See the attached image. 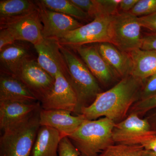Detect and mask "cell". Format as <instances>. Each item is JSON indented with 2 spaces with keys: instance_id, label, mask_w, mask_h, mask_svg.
<instances>
[{
  "instance_id": "cell-1",
  "label": "cell",
  "mask_w": 156,
  "mask_h": 156,
  "mask_svg": "<svg viewBox=\"0 0 156 156\" xmlns=\"http://www.w3.org/2000/svg\"><path fill=\"white\" fill-rule=\"evenodd\" d=\"M144 82L131 75L123 78L111 89L98 94L92 104L81 110L80 115L87 120L104 117L115 124L122 122L139 99Z\"/></svg>"
},
{
  "instance_id": "cell-2",
  "label": "cell",
  "mask_w": 156,
  "mask_h": 156,
  "mask_svg": "<svg viewBox=\"0 0 156 156\" xmlns=\"http://www.w3.org/2000/svg\"><path fill=\"white\" fill-rule=\"evenodd\" d=\"M115 125L114 122L105 117L87 119L68 137L79 151L80 156H98L115 144L112 132Z\"/></svg>"
},
{
  "instance_id": "cell-3",
  "label": "cell",
  "mask_w": 156,
  "mask_h": 156,
  "mask_svg": "<svg viewBox=\"0 0 156 156\" xmlns=\"http://www.w3.org/2000/svg\"><path fill=\"white\" fill-rule=\"evenodd\" d=\"M60 50L67 65L69 82L77 97L74 114L80 115L81 110L90 105L97 95L102 92L101 88L85 63L70 48L60 45Z\"/></svg>"
},
{
  "instance_id": "cell-4",
  "label": "cell",
  "mask_w": 156,
  "mask_h": 156,
  "mask_svg": "<svg viewBox=\"0 0 156 156\" xmlns=\"http://www.w3.org/2000/svg\"><path fill=\"white\" fill-rule=\"evenodd\" d=\"M42 108L26 119L3 131L0 137V156H30L41 125Z\"/></svg>"
},
{
  "instance_id": "cell-5",
  "label": "cell",
  "mask_w": 156,
  "mask_h": 156,
  "mask_svg": "<svg viewBox=\"0 0 156 156\" xmlns=\"http://www.w3.org/2000/svg\"><path fill=\"white\" fill-rule=\"evenodd\" d=\"M114 15H101L92 22L68 33L58 42L68 48L93 43L112 42V27Z\"/></svg>"
},
{
  "instance_id": "cell-6",
  "label": "cell",
  "mask_w": 156,
  "mask_h": 156,
  "mask_svg": "<svg viewBox=\"0 0 156 156\" xmlns=\"http://www.w3.org/2000/svg\"><path fill=\"white\" fill-rule=\"evenodd\" d=\"M141 27L138 17L129 12L118 13L114 16L112 44L128 53L140 49Z\"/></svg>"
},
{
  "instance_id": "cell-7",
  "label": "cell",
  "mask_w": 156,
  "mask_h": 156,
  "mask_svg": "<svg viewBox=\"0 0 156 156\" xmlns=\"http://www.w3.org/2000/svg\"><path fill=\"white\" fill-rule=\"evenodd\" d=\"M156 136L147 120L134 113L115 124L112 132L115 144L128 145H142Z\"/></svg>"
},
{
  "instance_id": "cell-8",
  "label": "cell",
  "mask_w": 156,
  "mask_h": 156,
  "mask_svg": "<svg viewBox=\"0 0 156 156\" xmlns=\"http://www.w3.org/2000/svg\"><path fill=\"white\" fill-rule=\"evenodd\" d=\"M43 27L37 9L22 16L0 20V28L9 30L17 41L27 42L34 45L44 39Z\"/></svg>"
},
{
  "instance_id": "cell-9",
  "label": "cell",
  "mask_w": 156,
  "mask_h": 156,
  "mask_svg": "<svg viewBox=\"0 0 156 156\" xmlns=\"http://www.w3.org/2000/svg\"><path fill=\"white\" fill-rule=\"evenodd\" d=\"M41 102L53 89L55 79L34 58L26 62L15 75Z\"/></svg>"
},
{
  "instance_id": "cell-10",
  "label": "cell",
  "mask_w": 156,
  "mask_h": 156,
  "mask_svg": "<svg viewBox=\"0 0 156 156\" xmlns=\"http://www.w3.org/2000/svg\"><path fill=\"white\" fill-rule=\"evenodd\" d=\"M35 2L43 24L44 38L58 41L68 33L83 25L77 20L47 9L39 1Z\"/></svg>"
},
{
  "instance_id": "cell-11",
  "label": "cell",
  "mask_w": 156,
  "mask_h": 156,
  "mask_svg": "<svg viewBox=\"0 0 156 156\" xmlns=\"http://www.w3.org/2000/svg\"><path fill=\"white\" fill-rule=\"evenodd\" d=\"M78 100L73 88L62 73L55 78L53 89L41 102L42 109L64 110L75 113Z\"/></svg>"
},
{
  "instance_id": "cell-12",
  "label": "cell",
  "mask_w": 156,
  "mask_h": 156,
  "mask_svg": "<svg viewBox=\"0 0 156 156\" xmlns=\"http://www.w3.org/2000/svg\"><path fill=\"white\" fill-rule=\"evenodd\" d=\"M34 46L37 53L39 64L54 79L58 72H61L69 82L67 65L58 41L44 38Z\"/></svg>"
},
{
  "instance_id": "cell-13",
  "label": "cell",
  "mask_w": 156,
  "mask_h": 156,
  "mask_svg": "<svg viewBox=\"0 0 156 156\" xmlns=\"http://www.w3.org/2000/svg\"><path fill=\"white\" fill-rule=\"evenodd\" d=\"M71 112L64 110H45L40 113L41 126H47L56 129L62 137L69 136L87 119L83 115H73Z\"/></svg>"
},
{
  "instance_id": "cell-14",
  "label": "cell",
  "mask_w": 156,
  "mask_h": 156,
  "mask_svg": "<svg viewBox=\"0 0 156 156\" xmlns=\"http://www.w3.org/2000/svg\"><path fill=\"white\" fill-rule=\"evenodd\" d=\"M73 49L76 50L99 83L106 86L116 78L114 73L99 53L97 46L82 45Z\"/></svg>"
},
{
  "instance_id": "cell-15",
  "label": "cell",
  "mask_w": 156,
  "mask_h": 156,
  "mask_svg": "<svg viewBox=\"0 0 156 156\" xmlns=\"http://www.w3.org/2000/svg\"><path fill=\"white\" fill-rule=\"evenodd\" d=\"M42 108L41 102L0 101V129L5 131Z\"/></svg>"
},
{
  "instance_id": "cell-16",
  "label": "cell",
  "mask_w": 156,
  "mask_h": 156,
  "mask_svg": "<svg viewBox=\"0 0 156 156\" xmlns=\"http://www.w3.org/2000/svg\"><path fill=\"white\" fill-rule=\"evenodd\" d=\"M20 41L0 51L1 72L15 75L26 62L34 58L28 45Z\"/></svg>"
},
{
  "instance_id": "cell-17",
  "label": "cell",
  "mask_w": 156,
  "mask_h": 156,
  "mask_svg": "<svg viewBox=\"0 0 156 156\" xmlns=\"http://www.w3.org/2000/svg\"><path fill=\"white\" fill-rule=\"evenodd\" d=\"M97 48L116 77L122 80L131 75L132 61L129 53L122 51L111 43H99Z\"/></svg>"
},
{
  "instance_id": "cell-18",
  "label": "cell",
  "mask_w": 156,
  "mask_h": 156,
  "mask_svg": "<svg viewBox=\"0 0 156 156\" xmlns=\"http://www.w3.org/2000/svg\"><path fill=\"white\" fill-rule=\"evenodd\" d=\"M37 101L20 80L13 75L1 72L0 101Z\"/></svg>"
},
{
  "instance_id": "cell-19",
  "label": "cell",
  "mask_w": 156,
  "mask_h": 156,
  "mask_svg": "<svg viewBox=\"0 0 156 156\" xmlns=\"http://www.w3.org/2000/svg\"><path fill=\"white\" fill-rule=\"evenodd\" d=\"M61 135L56 129L41 126L30 156H58V149Z\"/></svg>"
},
{
  "instance_id": "cell-20",
  "label": "cell",
  "mask_w": 156,
  "mask_h": 156,
  "mask_svg": "<svg viewBox=\"0 0 156 156\" xmlns=\"http://www.w3.org/2000/svg\"><path fill=\"white\" fill-rule=\"evenodd\" d=\"M129 53L132 61L131 76L145 81L156 73V51L138 49Z\"/></svg>"
},
{
  "instance_id": "cell-21",
  "label": "cell",
  "mask_w": 156,
  "mask_h": 156,
  "mask_svg": "<svg viewBox=\"0 0 156 156\" xmlns=\"http://www.w3.org/2000/svg\"><path fill=\"white\" fill-rule=\"evenodd\" d=\"M37 5L35 1L27 0H1L0 20L22 16L35 11Z\"/></svg>"
},
{
  "instance_id": "cell-22",
  "label": "cell",
  "mask_w": 156,
  "mask_h": 156,
  "mask_svg": "<svg viewBox=\"0 0 156 156\" xmlns=\"http://www.w3.org/2000/svg\"><path fill=\"white\" fill-rule=\"evenodd\" d=\"M39 1L47 9L65 14L75 19L87 20L90 18L86 12L73 4L70 0H41Z\"/></svg>"
},
{
  "instance_id": "cell-23",
  "label": "cell",
  "mask_w": 156,
  "mask_h": 156,
  "mask_svg": "<svg viewBox=\"0 0 156 156\" xmlns=\"http://www.w3.org/2000/svg\"><path fill=\"white\" fill-rule=\"evenodd\" d=\"M144 150L142 145L115 144L106 148L98 156H141Z\"/></svg>"
},
{
  "instance_id": "cell-24",
  "label": "cell",
  "mask_w": 156,
  "mask_h": 156,
  "mask_svg": "<svg viewBox=\"0 0 156 156\" xmlns=\"http://www.w3.org/2000/svg\"><path fill=\"white\" fill-rule=\"evenodd\" d=\"M78 8L82 9L89 15L90 18L101 15H108L105 13L98 0H70Z\"/></svg>"
},
{
  "instance_id": "cell-25",
  "label": "cell",
  "mask_w": 156,
  "mask_h": 156,
  "mask_svg": "<svg viewBox=\"0 0 156 156\" xmlns=\"http://www.w3.org/2000/svg\"><path fill=\"white\" fill-rule=\"evenodd\" d=\"M156 108V94L143 100L136 101L131 107L129 114H136L140 117L143 116L154 109Z\"/></svg>"
},
{
  "instance_id": "cell-26",
  "label": "cell",
  "mask_w": 156,
  "mask_h": 156,
  "mask_svg": "<svg viewBox=\"0 0 156 156\" xmlns=\"http://www.w3.org/2000/svg\"><path fill=\"white\" fill-rule=\"evenodd\" d=\"M129 13L134 16L144 17L156 12V0H139Z\"/></svg>"
},
{
  "instance_id": "cell-27",
  "label": "cell",
  "mask_w": 156,
  "mask_h": 156,
  "mask_svg": "<svg viewBox=\"0 0 156 156\" xmlns=\"http://www.w3.org/2000/svg\"><path fill=\"white\" fill-rule=\"evenodd\" d=\"M156 94V73L148 78L144 82L140 92L138 101L144 100Z\"/></svg>"
},
{
  "instance_id": "cell-28",
  "label": "cell",
  "mask_w": 156,
  "mask_h": 156,
  "mask_svg": "<svg viewBox=\"0 0 156 156\" xmlns=\"http://www.w3.org/2000/svg\"><path fill=\"white\" fill-rule=\"evenodd\" d=\"M80 153L67 136L62 138L58 149V156H80Z\"/></svg>"
},
{
  "instance_id": "cell-29",
  "label": "cell",
  "mask_w": 156,
  "mask_h": 156,
  "mask_svg": "<svg viewBox=\"0 0 156 156\" xmlns=\"http://www.w3.org/2000/svg\"><path fill=\"white\" fill-rule=\"evenodd\" d=\"M98 1L106 15H115L119 13L118 9L119 7L121 0H98Z\"/></svg>"
},
{
  "instance_id": "cell-30",
  "label": "cell",
  "mask_w": 156,
  "mask_h": 156,
  "mask_svg": "<svg viewBox=\"0 0 156 156\" xmlns=\"http://www.w3.org/2000/svg\"><path fill=\"white\" fill-rule=\"evenodd\" d=\"M16 38L11 31L6 28H0V51L7 46L17 41Z\"/></svg>"
},
{
  "instance_id": "cell-31",
  "label": "cell",
  "mask_w": 156,
  "mask_h": 156,
  "mask_svg": "<svg viewBox=\"0 0 156 156\" xmlns=\"http://www.w3.org/2000/svg\"><path fill=\"white\" fill-rule=\"evenodd\" d=\"M140 49L156 51V32H152L142 37Z\"/></svg>"
},
{
  "instance_id": "cell-32",
  "label": "cell",
  "mask_w": 156,
  "mask_h": 156,
  "mask_svg": "<svg viewBox=\"0 0 156 156\" xmlns=\"http://www.w3.org/2000/svg\"><path fill=\"white\" fill-rule=\"evenodd\" d=\"M138 20L142 27L152 32H156V12L147 16L138 17Z\"/></svg>"
},
{
  "instance_id": "cell-33",
  "label": "cell",
  "mask_w": 156,
  "mask_h": 156,
  "mask_svg": "<svg viewBox=\"0 0 156 156\" xmlns=\"http://www.w3.org/2000/svg\"><path fill=\"white\" fill-rule=\"evenodd\" d=\"M139 0H121L119 8L124 12H129L131 11Z\"/></svg>"
},
{
  "instance_id": "cell-34",
  "label": "cell",
  "mask_w": 156,
  "mask_h": 156,
  "mask_svg": "<svg viewBox=\"0 0 156 156\" xmlns=\"http://www.w3.org/2000/svg\"><path fill=\"white\" fill-rule=\"evenodd\" d=\"M145 150L151 151L156 153V136L142 144Z\"/></svg>"
},
{
  "instance_id": "cell-35",
  "label": "cell",
  "mask_w": 156,
  "mask_h": 156,
  "mask_svg": "<svg viewBox=\"0 0 156 156\" xmlns=\"http://www.w3.org/2000/svg\"><path fill=\"white\" fill-rule=\"evenodd\" d=\"M145 119L150 125L152 130L156 132V111L147 115Z\"/></svg>"
},
{
  "instance_id": "cell-36",
  "label": "cell",
  "mask_w": 156,
  "mask_h": 156,
  "mask_svg": "<svg viewBox=\"0 0 156 156\" xmlns=\"http://www.w3.org/2000/svg\"><path fill=\"white\" fill-rule=\"evenodd\" d=\"M141 156H156V153L144 149L143 151Z\"/></svg>"
}]
</instances>
